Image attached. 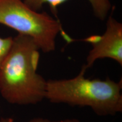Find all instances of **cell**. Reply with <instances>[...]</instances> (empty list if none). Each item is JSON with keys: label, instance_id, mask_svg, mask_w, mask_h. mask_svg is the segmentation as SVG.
Segmentation results:
<instances>
[{"label": "cell", "instance_id": "3", "mask_svg": "<svg viewBox=\"0 0 122 122\" xmlns=\"http://www.w3.org/2000/svg\"><path fill=\"white\" fill-rule=\"evenodd\" d=\"M0 24L32 37L46 53L54 51L57 35L63 32L58 19L35 11L23 0H0Z\"/></svg>", "mask_w": 122, "mask_h": 122}, {"label": "cell", "instance_id": "7", "mask_svg": "<svg viewBox=\"0 0 122 122\" xmlns=\"http://www.w3.org/2000/svg\"><path fill=\"white\" fill-rule=\"evenodd\" d=\"M49 120L47 119H44L42 118H36L31 119L29 122H50ZM0 122H14L13 118H0Z\"/></svg>", "mask_w": 122, "mask_h": 122}, {"label": "cell", "instance_id": "6", "mask_svg": "<svg viewBox=\"0 0 122 122\" xmlns=\"http://www.w3.org/2000/svg\"><path fill=\"white\" fill-rule=\"evenodd\" d=\"M13 43V37H0V68L11 49Z\"/></svg>", "mask_w": 122, "mask_h": 122}, {"label": "cell", "instance_id": "4", "mask_svg": "<svg viewBox=\"0 0 122 122\" xmlns=\"http://www.w3.org/2000/svg\"><path fill=\"white\" fill-rule=\"evenodd\" d=\"M92 45L85 64L86 68L91 67L96 61L110 58L122 66V24L112 17L109 16L106 28L102 36L96 35L85 40Z\"/></svg>", "mask_w": 122, "mask_h": 122}, {"label": "cell", "instance_id": "2", "mask_svg": "<svg viewBox=\"0 0 122 122\" xmlns=\"http://www.w3.org/2000/svg\"><path fill=\"white\" fill-rule=\"evenodd\" d=\"M85 64L75 77L47 81L45 98L55 103L91 107L100 116L115 115L122 111V81L85 77Z\"/></svg>", "mask_w": 122, "mask_h": 122}, {"label": "cell", "instance_id": "5", "mask_svg": "<svg viewBox=\"0 0 122 122\" xmlns=\"http://www.w3.org/2000/svg\"><path fill=\"white\" fill-rule=\"evenodd\" d=\"M28 6L35 11H39L44 5L48 4L50 10L57 17V7L68 0H23ZM91 4L94 15L101 20H104L111 10L110 0H88Z\"/></svg>", "mask_w": 122, "mask_h": 122}, {"label": "cell", "instance_id": "1", "mask_svg": "<svg viewBox=\"0 0 122 122\" xmlns=\"http://www.w3.org/2000/svg\"><path fill=\"white\" fill-rule=\"evenodd\" d=\"M39 46L32 38L19 34L0 68V94L14 105H36L45 98L47 81L37 72Z\"/></svg>", "mask_w": 122, "mask_h": 122}, {"label": "cell", "instance_id": "8", "mask_svg": "<svg viewBox=\"0 0 122 122\" xmlns=\"http://www.w3.org/2000/svg\"><path fill=\"white\" fill-rule=\"evenodd\" d=\"M50 122H80L76 119H66L58 120V121Z\"/></svg>", "mask_w": 122, "mask_h": 122}]
</instances>
